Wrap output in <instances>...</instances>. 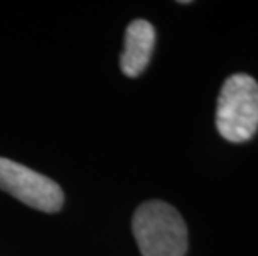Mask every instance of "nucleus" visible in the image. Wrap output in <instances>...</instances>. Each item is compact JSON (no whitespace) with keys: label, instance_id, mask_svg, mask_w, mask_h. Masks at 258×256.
<instances>
[{"label":"nucleus","instance_id":"f257e3e1","mask_svg":"<svg viewBox=\"0 0 258 256\" xmlns=\"http://www.w3.org/2000/svg\"><path fill=\"white\" fill-rule=\"evenodd\" d=\"M132 231L142 256H185L188 248L183 218L165 201L142 203L134 213Z\"/></svg>","mask_w":258,"mask_h":256},{"label":"nucleus","instance_id":"f03ea898","mask_svg":"<svg viewBox=\"0 0 258 256\" xmlns=\"http://www.w3.org/2000/svg\"><path fill=\"white\" fill-rule=\"evenodd\" d=\"M218 133L232 143H243L258 130V81L246 73H233L225 80L217 102Z\"/></svg>","mask_w":258,"mask_h":256},{"label":"nucleus","instance_id":"7ed1b4c3","mask_svg":"<svg viewBox=\"0 0 258 256\" xmlns=\"http://www.w3.org/2000/svg\"><path fill=\"white\" fill-rule=\"evenodd\" d=\"M0 190L45 213H55L63 205V192L53 180L9 158H0Z\"/></svg>","mask_w":258,"mask_h":256},{"label":"nucleus","instance_id":"20e7f679","mask_svg":"<svg viewBox=\"0 0 258 256\" xmlns=\"http://www.w3.org/2000/svg\"><path fill=\"white\" fill-rule=\"evenodd\" d=\"M155 47V29L147 20H134L127 27L123 52L120 55V68L130 78H135L150 63Z\"/></svg>","mask_w":258,"mask_h":256}]
</instances>
